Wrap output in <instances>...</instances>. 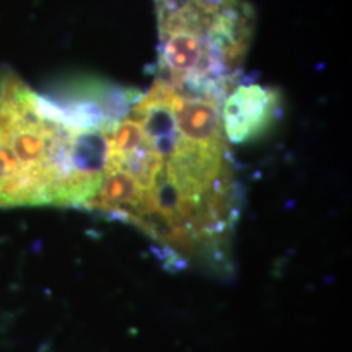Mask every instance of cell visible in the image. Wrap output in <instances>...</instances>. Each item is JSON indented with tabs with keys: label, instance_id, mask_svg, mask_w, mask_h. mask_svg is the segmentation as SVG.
Wrapping results in <instances>:
<instances>
[{
	"label": "cell",
	"instance_id": "1",
	"mask_svg": "<svg viewBox=\"0 0 352 352\" xmlns=\"http://www.w3.org/2000/svg\"><path fill=\"white\" fill-rule=\"evenodd\" d=\"M220 104L155 78L107 134L88 210L134 227L171 270H233L241 184Z\"/></svg>",
	"mask_w": 352,
	"mask_h": 352
},
{
	"label": "cell",
	"instance_id": "2",
	"mask_svg": "<svg viewBox=\"0 0 352 352\" xmlns=\"http://www.w3.org/2000/svg\"><path fill=\"white\" fill-rule=\"evenodd\" d=\"M127 107L122 87L83 83L64 100L0 69V209H87L103 175L107 134Z\"/></svg>",
	"mask_w": 352,
	"mask_h": 352
},
{
	"label": "cell",
	"instance_id": "3",
	"mask_svg": "<svg viewBox=\"0 0 352 352\" xmlns=\"http://www.w3.org/2000/svg\"><path fill=\"white\" fill-rule=\"evenodd\" d=\"M158 30V80L226 98L240 83L254 38L248 0H153Z\"/></svg>",
	"mask_w": 352,
	"mask_h": 352
},
{
	"label": "cell",
	"instance_id": "4",
	"mask_svg": "<svg viewBox=\"0 0 352 352\" xmlns=\"http://www.w3.org/2000/svg\"><path fill=\"white\" fill-rule=\"evenodd\" d=\"M283 113V95L261 83H236L220 104L228 142H248L266 134Z\"/></svg>",
	"mask_w": 352,
	"mask_h": 352
}]
</instances>
